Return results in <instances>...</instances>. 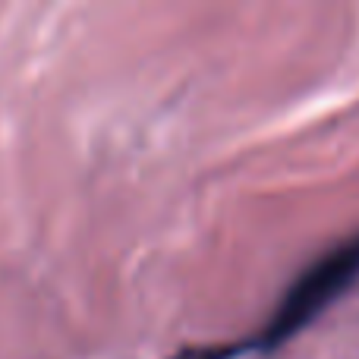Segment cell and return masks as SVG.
Returning <instances> with one entry per match:
<instances>
[{
    "label": "cell",
    "instance_id": "6da1fadb",
    "mask_svg": "<svg viewBox=\"0 0 359 359\" xmlns=\"http://www.w3.org/2000/svg\"><path fill=\"white\" fill-rule=\"evenodd\" d=\"M359 274V236L347 240L344 246H337L334 252L322 255L309 271L299 274V280L290 287L284 299H280L278 312L271 316L262 344L274 347V344L287 341L290 334H297L309 318H316L344 287Z\"/></svg>",
    "mask_w": 359,
    "mask_h": 359
}]
</instances>
